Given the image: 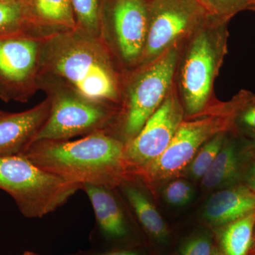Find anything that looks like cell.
Masks as SVG:
<instances>
[{
    "mask_svg": "<svg viewBox=\"0 0 255 255\" xmlns=\"http://www.w3.org/2000/svg\"><path fill=\"white\" fill-rule=\"evenodd\" d=\"M41 82L67 87L100 103H121L120 76L107 47L81 30H65L43 39Z\"/></svg>",
    "mask_w": 255,
    "mask_h": 255,
    "instance_id": "6da1fadb",
    "label": "cell"
},
{
    "mask_svg": "<svg viewBox=\"0 0 255 255\" xmlns=\"http://www.w3.org/2000/svg\"><path fill=\"white\" fill-rule=\"evenodd\" d=\"M126 142L105 130L78 140L32 142L19 155L40 168L80 184L114 187L132 174L125 157Z\"/></svg>",
    "mask_w": 255,
    "mask_h": 255,
    "instance_id": "7a4b0ae2",
    "label": "cell"
},
{
    "mask_svg": "<svg viewBox=\"0 0 255 255\" xmlns=\"http://www.w3.org/2000/svg\"><path fill=\"white\" fill-rule=\"evenodd\" d=\"M228 22L210 15L181 47L174 85L185 119L199 117L216 105L213 90L228 53Z\"/></svg>",
    "mask_w": 255,
    "mask_h": 255,
    "instance_id": "3957f363",
    "label": "cell"
},
{
    "mask_svg": "<svg viewBox=\"0 0 255 255\" xmlns=\"http://www.w3.org/2000/svg\"><path fill=\"white\" fill-rule=\"evenodd\" d=\"M80 184L40 168L21 155L0 157V189L14 199L28 219H38L68 202Z\"/></svg>",
    "mask_w": 255,
    "mask_h": 255,
    "instance_id": "277c9868",
    "label": "cell"
},
{
    "mask_svg": "<svg viewBox=\"0 0 255 255\" xmlns=\"http://www.w3.org/2000/svg\"><path fill=\"white\" fill-rule=\"evenodd\" d=\"M181 47H174L153 61L138 67L128 82L124 102L126 143L140 132L173 89Z\"/></svg>",
    "mask_w": 255,
    "mask_h": 255,
    "instance_id": "5b68a950",
    "label": "cell"
},
{
    "mask_svg": "<svg viewBox=\"0 0 255 255\" xmlns=\"http://www.w3.org/2000/svg\"><path fill=\"white\" fill-rule=\"evenodd\" d=\"M42 84L52 85L46 87L50 114L32 142L68 140L105 130L115 116L114 105L88 100L67 87L49 82H41L40 87Z\"/></svg>",
    "mask_w": 255,
    "mask_h": 255,
    "instance_id": "8992f818",
    "label": "cell"
},
{
    "mask_svg": "<svg viewBox=\"0 0 255 255\" xmlns=\"http://www.w3.org/2000/svg\"><path fill=\"white\" fill-rule=\"evenodd\" d=\"M229 102L211 107L197 117L184 119L160 157L139 174L146 182H160L175 177L190 164L201 146L220 132L230 131Z\"/></svg>",
    "mask_w": 255,
    "mask_h": 255,
    "instance_id": "52a82bcc",
    "label": "cell"
},
{
    "mask_svg": "<svg viewBox=\"0 0 255 255\" xmlns=\"http://www.w3.org/2000/svg\"><path fill=\"white\" fill-rule=\"evenodd\" d=\"M148 13L147 38L139 67L182 46L212 14L198 0H149Z\"/></svg>",
    "mask_w": 255,
    "mask_h": 255,
    "instance_id": "ba28073f",
    "label": "cell"
},
{
    "mask_svg": "<svg viewBox=\"0 0 255 255\" xmlns=\"http://www.w3.org/2000/svg\"><path fill=\"white\" fill-rule=\"evenodd\" d=\"M43 39L26 31L0 34V100L26 103L40 88Z\"/></svg>",
    "mask_w": 255,
    "mask_h": 255,
    "instance_id": "9c48e42d",
    "label": "cell"
},
{
    "mask_svg": "<svg viewBox=\"0 0 255 255\" xmlns=\"http://www.w3.org/2000/svg\"><path fill=\"white\" fill-rule=\"evenodd\" d=\"M184 119V109L174 85L140 132L126 143V159L132 176H138L162 155Z\"/></svg>",
    "mask_w": 255,
    "mask_h": 255,
    "instance_id": "30bf717a",
    "label": "cell"
},
{
    "mask_svg": "<svg viewBox=\"0 0 255 255\" xmlns=\"http://www.w3.org/2000/svg\"><path fill=\"white\" fill-rule=\"evenodd\" d=\"M149 0H114L112 36L119 59L128 68H138L147 38Z\"/></svg>",
    "mask_w": 255,
    "mask_h": 255,
    "instance_id": "8fae6325",
    "label": "cell"
},
{
    "mask_svg": "<svg viewBox=\"0 0 255 255\" xmlns=\"http://www.w3.org/2000/svg\"><path fill=\"white\" fill-rule=\"evenodd\" d=\"M49 99L29 110L0 115V157L19 155L33 141L49 116Z\"/></svg>",
    "mask_w": 255,
    "mask_h": 255,
    "instance_id": "7c38bea8",
    "label": "cell"
},
{
    "mask_svg": "<svg viewBox=\"0 0 255 255\" xmlns=\"http://www.w3.org/2000/svg\"><path fill=\"white\" fill-rule=\"evenodd\" d=\"M255 211V191L243 183L215 193L204 207V218L214 226H222Z\"/></svg>",
    "mask_w": 255,
    "mask_h": 255,
    "instance_id": "4fadbf2b",
    "label": "cell"
},
{
    "mask_svg": "<svg viewBox=\"0 0 255 255\" xmlns=\"http://www.w3.org/2000/svg\"><path fill=\"white\" fill-rule=\"evenodd\" d=\"M241 170L242 146L238 137L229 131L219 155L201 179L202 184L209 189L232 186L241 182Z\"/></svg>",
    "mask_w": 255,
    "mask_h": 255,
    "instance_id": "5bb4252c",
    "label": "cell"
},
{
    "mask_svg": "<svg viewBox=\"0 0 255 255\" xmlns=\"http://www.w3.org/2000/svg\"><path fill=\"white\" fill-rule=\"evenodd\" d=\"M81 189L88 196L96 219L103 233L111 238L125 236L127 227L123 211L110 188L84 184Z\"/></svg>",
    "mask_w": 255,
    "mask_h": 255,
    "instance_id": "9a60e30c",
    "label": "cell"
},
{
    "mask_svg": "<svg viewBox=\"0 0 255 255\" xmlns=\"http://www.w3.org/2000/svg\"><path fill=\"white\" fill-rule=\"evenodd\" d=\"M123 191L146 232L158 241H164L168 236L167 225L145 194L138 188L128 184L123 186Z\"/></svg>",
    "mask_w": 255,
    "mask_h": 255,
    "instance_id": "2e32d148",
    "label": "cell"
},
{
    "mask_svg": "<svg viewBox=\"0 0 255 255\" xmlns=\"http://www.w3.org/2000/svg\"><path fill=\"white\" fill-rule=\"evenodd\" d=\"M222 255H250L253 249L255 211L222 226Z\"/></svg>",
    "mask_w": 255,
    "mask_h": 255,
    "instance_id": "e0dca14e",
    "label": "cell"
},
{
    "mask_svg": "<svg viewBox=\"0 0 255 255\" xmlns=\"http://www.w3.org/2000/svg\"><path fill=\"white\" fill-rule=\"evenodd\" d=\"M231 127L230 132L246 141L255 140V95L242 90L230 101Z\"/></svg>",
    "mask_w": 255,
    "mask_h": 255,
    "instance_id": "ac0fdd59",
    "label": "cell"
},
{
    "mask_svg": "<svg viewBox=\"0 0 255 255\" xmlns=\"http://www.w3.org/2000/svg\"><path fill=\"white\" fill-rule=\"evenodd\" d=\"M33 12L43 22L64 30L76 28L71 0H32Z\"/></svg>",
    "mask_w": 255,
    "mask_h": 255,
    "instance_id": "d6986e66",
    "label": "cell"
},
{
    "mask_svg": "<svg viewBox=\"0 0 255 255\" xmlns=\"http://www.w3.org/2000/svg\"><path fill=\"white\" fill-rule=\"evenodd\" d=\"M228 132L216 134L201 146L189 166V172L194 179H202L204 177L219 155Z\"/></svg>",
    "mask_w": 255,
    "mask_h": 255,
    "instance_id": "ffe728a7",
    "label": "cell"
},
{
    "mask_svg": "<svg viewBox=\"0 0 255 255\" xmlns=\"http://www.w3.org/2000/svg\"><path fill=\"white\" fill-rule=\"evenodd\" d=\"M80 30L97 37L100 30V0H71Z\"/></svg>",
    "mask_w": 255,
    "mask_h": 255,
    "instance_id": "44dd1931",
    "label": "cell"
},
{
    "mask_svg": "<svg viewBox=\"0 0 255 255\" xmlns=\"http://www.w3.org/2000/svg\"><path fill=\"white\" fill-rule=\"evenodd\" d=\"M25 19L23 1H0V34L26 31Z\"/></svg>",
    "mask_w": 255,
    "mask_h": 255,
    "instance_id": "7402d4cb",
    "label": "cell"
},
{
    "mask_svg": "<svg viewBox=\"0 0 255 255\" xmlns=\"http://www.w3.org/2000/svg\"><path fill=\"white\" fill-rule=\"evenodd\" d=\"M163 193L166 202L174 207L187 205L192 199L194 194L191 184L183 179L169 183Z\"/></svg>",
    "mask_w": 255,
    "mask_h": 255,
    "instance_id": "603a6c76",
    "label": "cell"
},
{
    "mask_svg": "<svg viewBox=\"0 0 255 255\" xmlns=\"http://www.w3.org/2000/svg\"><path fill=\"white\" fill-rule=\"evenodd\" d=\"M207 4L211 14L228 21L239 11L248 9V0H207Z\"/></svg>",
    "mask_w": 255,
    "mask_h": 255,
    "instance_id": "cb8c5ba5",
    "label": "cell"
},
{
    "mask_svg": "<svg viewBox=\"0 0 255 255\" xmlns=\"http://www.w3.org/2000/svg\"><path fill=\"white\" fill-rule=\"evenodd\" d=\"M214 252L212 243L204 236L191 238L180 249L181 255H212Z\"/></svg>",
    "mask_w": 255,
    "mask_h": 255,
    "instance_id": "d4e9b609",
    "label": "cell"
},
{
    "mask_svg": "<svg viewBox=\"0 0 255 255\" xmlns=\"http://www.w3.org/2000/svg\"><path fill=\"white\" fill-rule=\"evenodd\" d=\"M241 182L255 191V154L246 153L243 147Z\"/></svg>",
    "mask_w": 255,
    "mask_h": 255,
    "instance_id": "484cf974",
    "label": "cell"
},
{
    "mask_svg": "<svg viewBox=\"0 0 255 255\" xmlns=\"http://www.w3.org/2000/svg\"><path fill=\"white\" fill-rule=\"evenodd\" d=\"M99 255H140L136 251H119L110 252Z\"/></svg>",
    "mask_w": 255,
    "mask_h": 255,
    "instance_id": "4316f807",
    "label": "cell"
},
{
    "mask_svg": "<svg viewBox=\"0 0 255 255\" xmlns=\"http://www.w3.org/2000/svg\"><path fill=\"white\" fill-rule=\"evenodd\" d=\"M243 150L246 153L255 154V140L247 141L246 144L243 146Z\"/></svg>",
    "mask_w": 255,
    "mask_h": 255,
    "instance_id": "83f0119b",
    "label": "cell"
},
{
    "mask_svg": "<svg viewBox=\"0 0 255 255\" xmlns=\"http://www.w3.org/2000/svg\"><path fill=\"white\" fill-rule=\"evenodd\" d=\"M248 9L255 10V0H248Z\"/></svg>",
    "mask_w": 255,
    "mask_h": 255,
    "instance_id": "f1b7e54d",
    "label": "cell"
},
{
    "mask_svg": "<svg viewBox=\"0 0 255 255\" xmlns=\"http://www.w3.org/2000/svg\"><path fill=\"white\" fill-rule=\"evenodd\" d=\"M198 1H200L201 4H204V6H206V9L209 10V9H208L207 0H198Z\"/></svg>",
    "mask_w": 255,
    "mask_h": 255,
    "instance_id": "f546056e",
    "label": "cell"
},
{
    "mask_svg": "<svg viewBox=\"0 0 255 255\" xmlns=\"http://www.w3.org/2000/svg\"><path fill=\"white\" fill-rule=\"evenodd\" d=\"M37 255L36 254V253H31V252H25L24 253H23L22 255Z\"/></svg>",
    "mask_w": 255,
    "mask_h": 255,
    "instance_id": "4dcf8cb0",
    "label": "cell"
},
{
    "mask_svg": "<svg viewBox=\"0 0 255 255\" xmlns=\"http://www.w3.org/2000/svg\"><path fill=\"white\" fill-rule=\"evenodd\" d=\"M0 1H23V0H0Z\"/></svg>",
    "mask_w": 255,
    "mask_h": 255,
    "instance_id": "1f68e13d",
    "label": "cell"
},
{
    "mask_svg": "<svg viewBox=\"0 0 255 255\" xmlns=\"http://www.w3.org/2000/svg\"><path fill=\"white\" fill-rule=\"evenodd\" d=\"M255 232H254V238H253V249H255Z\"/></svg>",
    "mask_w": 255,
    "mask_h": 255,
    "instance_id": "d6a6232c",
    "label": "cell"
},
{
    "mask_svg": "<svg viewBox=\"0 0 255 255\" xmlns=\"http://www.w3.org/2000/svg\"><path fill=\"white\" fill-rule=\"evenodd\" d=\"M212 255H221L220 254L219 252H218L217 251H214V253H213Z\"/></svg>",
    "mask_w": 255,
    "mask_h": 255,
    "instance_id": "836d02e7",
    "label": "cell"
},
{
    "mask_svg": "<svg viewBox=\"0 0 255 255\" xmlns=\"http://www.w3.org/2000/svg\"><path fill=\"white\" fill-rule=\"evenodd\" d=\"M255 255V248L253 249V251H251V255Z\"/></svg>",
    "mask_w": 255,
    "mask_h": 255,
    "instance_id": "e575fe53",
    "label": "cell"
},
{
    "mask_svg": "<svg viewBox=\"0 0 255 255\" xmlns=\"http://www.w3.org/2000/svg\"><path fill=\"white\" fill-rule=\"evenodd\" d=\"M4 112H3V111L0 110V115H1V114H4Z\"/></svg>",
    "mask_w": 255,
    "mask_h": 255,
    "instance_id": "d590c367",
    "label": "cell"
}]
</instances>
